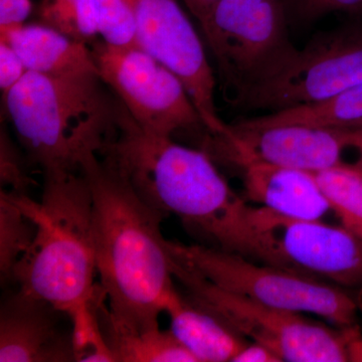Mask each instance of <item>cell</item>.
I'll list each match as a JSON object with an SVG mask.
<instances>
[{
    "label": "cell",
    "instance_id": "obj_23",
    "mask_svg": "<svg viewBox=\"0 0 362 362\" xmlns=\"http://www.w3.org/2000/svg\"><path fill=\"white\" fill-rule=\"evenodd\" d=\"M99 35L115 47H138L134 0H94Z\"/></svg>",
    "mask_w": 362,
    "mask_h": 362
},
{
    "label": "cell",
    "instance_id": "obj_21",
    "mask_svg": "<svg viewBox=\"0 0 362 362\" xmlns=\"http://www.w3.org/2000/svg\"><path fill=\"white\" fill-rule=\"evenodd\" d=\"M40 16L44 25L80 42L99 35L94 0H42Z\"/></svg>",
    "mask_w": 362,
    "mask_h": 362
},
{
    "label": "cell",
    "instance_id": "obj_30",
    "mask_svg": "<svg viewBox=\"0 0 362 362\" xmlns=\"http://www.w3.org/2000/svg\"><path fill=\"white\" fill-rule=\"evenodd\" d=\"M349 168L362 178V165H356V164H349Z\"/></svg>",
    "mask_w": 362,
    "mask_h": 362
},
{
    "label": "cell",
    "instance_id": "obj_28",
    "mask_svg": "<svg viewBox=\"0 0 362 362\" xmlns=\"http://www.w3.org/2000/svg\"><path fill=\"white\" fill-rule=\"evenodd\" d=\"M282 358L270 347L262 343L247 341L233 362H282Z\"/></svg>",
    "mask_w": 362,
    "mask_h": 362
},
{
    "label": "cell",
    "instance_id": "obj_1",
    "mask_svg": "<svg viewBox=\"0 0 362 362\" xmlns=\"http://www.w3.org/2000/svg\"><path fill=\"white\" fill-rule=\"evenodd\" d=\"M99 156L162 216H175L204 246L259 262L252 206L206 150L143 129L118 99L116 128Z\"/></svg>",
    "mask_w": 362,
    "mask_h": 362
},
{
    "label": "cell",
    "instance_id": "obj_12",
    "mask_svg": "<svg viewBox=\"0 0 362 362\" xmlns=\"http://www.w3.org/2000/svg\"><path fill=\"white\" fill-rule=\"evenodd\" d=\"M134 6L138 47L182 81L207 134L223 133L228 124L216 109L214 70L180 0H134Z\"/></svg>",
    "mask_w": 362,
    "mask_h": 362
},
{
    "label": "cell",
    "instance_id": "obj_16",
    "mask_svg": "<svg viewBox=\"0 0 362 362\" xmlns=\"http://www.w3.org/2000/svg\"><path fill=\"white\" fill-rule=\"evenodd\" d=\"M164 312L170 319L169 330L197 362H233L247 342L218 316L177 290Z\"/></svg>",
    "mask_w": 362,
    "mask_h": 362
},
{
    "label": "cell",
    "instance_id": "obj_26",
    "mask_svg": "<svg viewBox=\"0 0 362 362\" xmlns=\"http://www.w3.org/2000/svg\"><path fill=\"white\" fill-rule=\"evenodd\" d=\"M25 64L18 52L4 40H0V89L6 95L25 75Z\"/></svg>",
    "mask_w": 362,
    "mask_h": 362
},
{
    "label": "cell",
    "instance_id": "obj_19",
    "mask_svg": "<svg viewBox=\"0 0 362 362\" xmlns=\"http://www.w3.org/2000/svg\"><path fill=\"white\" fill-rule=\"evenodd\" d=\"M35 223L13 194L0 192V273L2 285L11 275L35 238Z\"/></svg>",
    "mask_w": 362,
    "mask_h": 362
},
{
    "label": "cell",
    "instance_id": "obj_24",
    "mask_svg": "<svg viewBox=\"0 0 362 362\" xmlns=\"http://www.w3.org/2000/svg\"><path fill=\"white\" fill-rule=\"evenodd\" d=\"M290 25H305L327 14L362 16V0H283Z\"/></svg>",
    "mask_w": 362,
    "mask_h": 362
},
{
    "label": "cell",
    "instance_id": "obj_8",
    "mask_svg": "<svg viewBox=\"0 0 362 362\" xmlns=\"http://www.w3.org/2000/svg\"><path fill=\"white\" fill-rule=\"evenodd\" d=\"M362 83V25L315 35L277 70L235 102L247 110L276 112L314 103Z\"/></svg>",
    "mask_w": 362,
    "mask_h": 362
},
{
    "label": "cell",
    "instance_id": "obj_3",
    "mask_svg": "<svg viewBox=\"0 0 362 362\" xmlns=\"http://www.w3.org/2000/svg\"><path fill=\"white\" fill-rule=\"evenodd\" d=\"M11 194L32 218L35 233L9 284L66 314L88 303L98 285L92 194L84 173L44 171L40 201Z\"/></svg>",
    "mask_w": 362,
    "mask_h": 362
},
{
    "label": "cell",
    "instance_id": "obj_15",
    "mask_svg": "<svg viewBox=\"0 0 362 362\" xmlns=\"http://www.w3.org/2000/svg\"><path fill=\"white\" fill-rule=\"evenodd\" d=\"M18 52L26 70L45 75L98 71L87 42L71 39L51 26L23 25L0 33Z\"/></svg>",
    "mask_w": 362,
    "mask_h": 362
},
{
    "label": "cell",
    "instance_id": "obj_4",
    "mask_svg": "<svg viewBox=\"0 0 362 362\" xmlns=\"http://www.w3.org/2000/svg\"><path fill=\"white\" fill-rule=\"evenodd\" d=\"M94 71H26L4 101L28 158L47 170H80L116 128L118 98Z\"/></svg>",
    "mask_w": 362,
    "mask_h": 362
},
{
    "label": "cell",
    "instance_id": "obj_31",
    "mask_svg": "<svg viewBox=\"0 0 362 362\" xmlns=\"http://www.w3.org/2000/svg\"><path fill=\"white\" fill-rule=\"evenodd\" d=\"M347 130L356 131V132L362 133V122L359 123L358 125H356V127L352 128V129H347Z\"/></svg>",
    "mask_w": 362,
    "mask_h": 362
},
{
    "label": "cell",
    "instance_id": "obj_27",
    "mask_svg": "<svg viewBox=\"0 0 362 362\" xmlns=\"http://www.w3.org/2000/svg\"><path fill=\"white\" fill-rule=\"evenodd\" d=\"M32 11L30 0H0V33L25 25Z\"/></svg>",
    "mask_w": 362,
    "mask_h": 362
},
{
    "label": "cell",
    "instance_id": "obj_11",
    "mask_svg": "<svg viewBox=\"0 0 362 362\" xmlns=\"http://www.w3.org/2000/svg\"><path fill=\"white\" fill-rule=\"evenodd\" d=\"M362 133L334 128L286 125L246 128L228 124L221 134L204 136L202 149L214 160H254L317 173L347 165L345 152H359Z\"/></svg>",
    "mask_w": 362,
    "mask_h": 362
},
{
    "label": "cell",
    "instance_id": "obj_14",
    "mask_svg": "<svg viewBox=\"0 0 362 362\" xmlns=\"http://www.w3.org/2000/svg\"><path fill=\"white\" fill-rule=\"evenodd\" d=\"M235 165L242 173L245 199L259 206L297 220H321L332 211L312 173L254 160Z\"/></svg>",
    "mask_w": 362,
    "mask_h": 362
},
{
    "label": "cell",
    "instance_id": "obj_7",
    "mask_svg": "<svg viewBox=\"0 0 362 362\" xmlns=\"http://www.w3.org/2000/svg\"><path fill=\"white\" fill-rule=\"evenodd\" d=\"M199 25L233 102L296 49L283 0H218Z\"/></svg>",
    "mask_w": 362,
    "mask_h": 362
},
{
    "label": "cell",
    "instance_id": "obj_17",
    "mask_svg": "<svg viewBox=\"0 0 362 362\" xmlns=\"http://www.w3.org/2000/svg\"><path fill=\"white\" fill-rule=\"evenodd\" d=\"M97 311L105 340L115 362H197L170 330L159 327L136 329L114 321L101 288Z\"/></svg>",
    "mask_w": 362,
    "mask_h": 362
},
{
    "label": "cell",
    "instance_id": "obj_25",
    "mask_svg": "<svg viewBox=\"0 0 362 362\" xmlns=\"http://www.w3.org/2000/svg\"><path fill=\"white\" fill-rule=\"evenodd\" d=\"M0 178L1 190L16 194H28L33 181L28 175L20 150L6 131L0 137Z\"/></svg>",
    "mask_w": 362,
    "mask_h": 362
},
{
    "label": "cell",
    "instance_id": "obj_10",
    "mask_svg": "<svg viewBox=\"0 0 362 362\" xmlns=\"http://www.w3.org/2000/svg\"><path fill=\"white\" fill-rule=\"evenodd\" d=\"M261 263L362 291V240L343 226L297 220L252 206Z\"/></svg>",
    "mask_w": 362,
    "mask_h": 362
},
{
    "label": "cell",
    "instance_id": "obj_13",
    "mask_svg": "<svg viewBox=\"0 0 362 362\" xmlns=\"http://www.w3.org/2000/svg\"><path fill=\"white\" fill-rule=\"evenodd\" d=\"M0 361H76L70 317L16 289L1 304Z\"/></svg>",
    "mask_w": 362,
    "mask_h": 362
},
{
    "label": "cell",
    "instance_id": "obj_9",
    "mask_svg": "<svg viewBox=\"0 0 362 362\" xmlns=\"http://www.w3.org/2000/svg\"><path fill=\"white\" fill-rule=\"evenodd\" d=\"M90 49L100 77L143 129L173 139L180 133L206 134L182 81L148 52L103 40Z\"/></svg>",
    "mask_w": 362,
    "mask_h": 362
},
{
    "label": "cell",
    "instance_id": "obj_18",
    "mask_svg": "<svg viewBox=\"0 0 362 362\" xmlns=\"http://www.w3.org/2000/svg\"><path fill=\"white\" fill-rule=\"evenodd\" d=\"M362 122V83L329 98L237 122L246 128L300 125L352 129Z\"/></svg>",
    "mask_w": 362,
    "mask_h": 362
},
{
    "label": "cell",
    "instance_id": "obj_6",
    "mask_svg": "<svg viewBox=\"0 0 362 362\" xmlns=\"http://www.w3.org/2000/svg\"><path fill=\"white\" fill-rule=\"evenodd\" d=\"M166 247L173 261L228 291L274 308L314 314L337 327L358 326L359 305L339 286L202 244L166 240Z\"/></svg>",
    "mask_w": 362,
    "mask_h": 362
},
{
    "label": "cell",
    "instance_id": "obj_20",
    "mask_svg": "<svg viewBox=\"0 0 362 362\" xmlns=\"http://www.w3.org/2000/svg\"><path fill=\"white\" fill-rule=\"evenodd\" d=\"M313 173L341 226L362 240V178L349 165Z\"/></svg>",
    "mask_w": 362,
    "mask_h": 362
},
{
    "label": "cell",
    "instance_id": "obj_22",
    "mask_svg": "<svg viewBox=\"0 0 362 362\" xmlns=\"http://www.w3.org/2000/svg\"><path fill=\"white\" fill-rule=\"evenodd\" d=\"M100 286L88 303L68 314L71 324L74 354L78 362H115L105 340L97 311Z\"/></svg>",
    "mask_w": 362,
    "mask_h": 362
},
{
    "label": "cell",
    "instance_id": "obj_29",
    "mask_svg": "<svg viewBox=\"0 0 362 362\" xmlns=\"http://www.w3.org/2000/svg\"><path fill=\"white\" fill-rule=\"evenodd\" d=\"M199 23L206 20L218 0H181Z\"/></svg>",
    "mask_w": 362,
    "mask_h": 362
},
{
    "label": "cell",
    "instance_id": "obj_5",
    "mask_svg": "<svg viewBox=\"0 0 362 362\" xmlns=\"http://www.w3.org/2000/svg\"><path fill=\"white\" fill-rule=\"evenodd\" d=\"M171 266L175 279L190 300L218 316L240 337L270 347L283 361H362L359 326L329 327L301 313L274 308L223 289L173 259Z\"/></svg>",
    "mask_w": 362,
    "mask_h": 362
},
{
    "label": "cell",
    "instance_id": "obj_2",
    "mask_svg": "<svg viewBox=\"0 0 362 362\" xmlns=\"http://www.w3.org/2000/svg\"><path fill=\"white\" fill-rule=\"evenodd\" d=\"M90 188L95 259L109 313L126 327H159V316L175 291L165 216L98 153L81 164Z\"/></svg>",
    "mask_w": 362,
    "mask_h": 362
}]
</instances>
